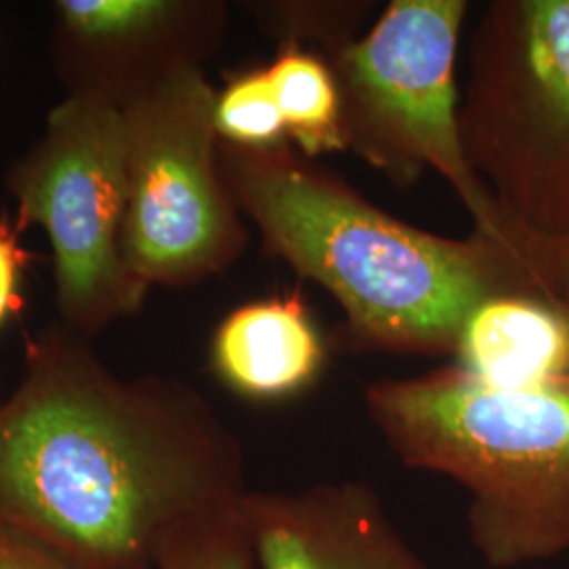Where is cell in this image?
Returning a JSON list of instances; mask_svg holds the SVG:
<instances>
[{
	"label": "cell",
	"mask_w": 569,
	"mask_h": 569,
	"mask_svg": "<svg viewBox=\"0 0 569 569\" xmlns=\"http://www.w3.org/2000/svg\"><path fill=\"white\" fill-rule=\"evenodd\" d=\"M0 569H79L18 529L0 523Z\"/></svg>",
	"instance_id": "cell-18"
},
{
	"label": "cell",
	"mask_w": 569,
	"mask_h": 569,
	"mask_svg": "<svg viewBox=\"0 0 569 569\" xmlns=\"http://www.w3.org/2000/svg\"><path fill=\"white\" fill-rule=\"evenodd\" d=\"M531 291L569 308V230L533 234L502 226V241Z\"/></svg>",
	"instance_id": "cell-16"
},
{
	"label": "cell",
	"mask_w": 569,
	"mask_h": 569,
	"mask_svg": "<svg viewBox=\"0 0 569 569\" xmlns=\"http://www.w3.org/2000/svg\"><path fill=\"white\" fill-rule=\"evenodd\" d=\"M367 416L413 470L468 493L470 540L489 569L569 550V378L491 388L449 366L366 388Z\"/></svg>",
	"instance_id": "cell-3"
},
{
	"label": "cell",
	"mask_w": 569,
	"mask_h": 569,
	"mask_svg": "<svg viewBox=\"0 0 569 569\" xmlns=\"http://www.w3.org/2000/svg\"><path fill=\"white\" fill-rule=\"evenodd\" d=\"M49 58L66 98L124 110L224 44L222 0H58Z\"/></svg>",
	"instance_id": "cell-8"
},
{
	"label": "cell",
	"mask_w": 569,
	"mask_h": 569,
	"mask_svg": "<svg viewBox=\"0 0 569 569\" xmlns=\"http://www.w3.org/2000/svg\"><path fill=\"white\" fill-rule=\"evenodd\" d=\"M216 91L204 68H192L122 110L121 256L146 287L203 283L249 244L218 163Z\"/></svg>",
	"instance_id": "cell-6"
},
{
	"label": "cell",
	"mask_w": 569,
	"mask_h": 569,
	"mask_svg": "<svg viewBox=\"0 0 569 569\" xmlns=\"http://www.w3.org/2000/svg\"><path fill=\"white\" fill-rule=\"evenodd\" d=\"M237 510L258 569H428L361 481L247 489Z\"/></svg>",
	"instance_id": "cell-9"
},
{
	"label": "cell",
	"mask_w": 569,
	"mask_h": 569,
	"mask_svg": "<svg viewBox=\"0 0 569 569\" xmlns=\"http://www.w3.org/2000/svg\"><path fill=\"white\" fill-rule=\"evenodd\" d=\"M26 228L18 220L0 218V327L23 306L21 300V272L30 253L21 247V232Z\"/></svg>",
	"instance_id": "cell-17"
},
{
	"label": "cell",
	"mask_w": 569,
	"mask_h": 569,
	"mask_svg": "<svg viewBox=\"0 0 569 569\" xmlns=\"http://www.w3.org/2000/svg\"><path fill=\"white\" fill-rule=\"evenodd\" d=\"M16 220L37 224L53 251L56 305L63 326L84 338L142 310L150 287L122 262L127 197L122 112L63 98L41 138L4 176Z\"/></svg>",
	"instance_id": "cell-7"
},
{
	"label": "cell",
	"mask_w": 569,
	"mask_h": 569,
	"mask_svg": "<svg viewBox=\"0 0 569 569\" xmlns=\"http://www.w3.org/2000/svg\"><path fill=\"white\" fill-rule=\"evenodd\" d=\"M460 136L500 222L569 230V0H493L468 47Z\"/></svg>",
	"instance_id": "cell-4"
},
{
	"label": "cell",
	"mask_w": 569,
	"mask_h": 569,
	"mask_svg": "<svg viewBox=\"0 0 569 569\" xmlns=\"http://www.w3.org/2000/svg\"><path fill=\"white\" fill-rule=\"evenodd\" d=\"M243 7L277 47H302L327 61L357 41L380 13L373 0H256Z\"/></svg>",
	"instance_id": "cell-13"
},
{
	"label": "cell",
	"mask_w": 569,
	"mask_h": 569,
	"mask_svg": "<svg viewBox=\"0 0 569 569\" xmlns=\"http://www.w3.org/2000/svg\"><path fill=\"white\" fill-rule=\"evenodd\" d=\"M468 7L467 0H392L329 66L346 150L401 188L439 173L475 230L500 243L498 207L470 169L460 136L456 61Z\"/></svg>",
	"instance_id": "cell-5"
},
{
	"label": "cell",
	"mask_w": 569,
	"mask_h": 569,
	"mask_svg": "<svg viewBox=\"0 0 569 569\" xmlns=\"http://www.w3.org/2000/svg\"><path fill=\"white\" fill-rule=\"evenodd\" d=\"M237 505L180 531L164 547L157 569H258Z\"/></svg>",
	"instance_id": "cell-15"
},
{
	"label": "cell",
	"mask_w": 569,
	"mask_h": 569,
	"mask_svg": "<svg viewBox=\"0 0 569 569\" xmlns=\"http://www.w3.org/2000/svg\"><path fill=\"white\" fill-rule=\"evenodd\" d=\"M213 117L220 142L256 150L289 142L266 66L230 74L224 87L216 91Z\"/></svg>",
	"instance_id": "cell-14"
},
{
	"label": "cell",
	"mask_w": 569,
	"mask_h": 569,
	"mask_svg": "<svg viewBox=\"0 0 569 569\" xmlns=\"http://www.w3.org/2000/svg\"><path fill=\"white\" fill-rule=\"evenodd\" d=\"M243 448L178 378H122L72 327H42L0 403V523L79 569H157L186 528L232 509Z\"/></svg>",
	"instance_id": "cell-1"
},
{
	"label": "cell",
	"mask_w": 569,
	"mask_h": 569,
	"mask_svg": "<svg viewBox=\"0 0 569 569\" xmlns=\"http://www.w3.org/2000/svg\"><path fill=\"white\" fill-rule=\"evenodd\" d=\"M266 68L291 146L310 159L346 150L342 100L329 61L281 44Z\"/></svg>",
	"instance_id": "cell-12"
},
{
	"label": "cell",
	"mask_w": 569,
	"mask_h": 569,
	"mask_svg": "<svg viewBox=\"0 0 569 569\" xmlns=\"http://www.w3.org/2000/svg\"><path fill=\"white\" fill-rule=\"evenodd\" d=\"M211 369L230 392L253 403L302 397L329 363L323 331L300 291L230 310L211 338Z\"/></svg>",
	"instance_id": "cell-10"
},
{
	"label": "cell",
	"mask_w": 569,
	"mask_h": 569,
	"mask_svg": "<svg viewBox=\"0 0 569 569\" xmlns=\"http://www.w3.org/2000/svg\"><path fill=\"white\" fill-rule=\"evenodd\" d=\"M218 163L266 253L326 289L359 348L453 355L477 306L529 289L505 244L477 230L451 239L407 224L291 142H220Z\"/></svg>",
	"instance_id": "cell-2"
},
{
	"label": "cell",
	"mask_w": 569,
	"mask_h": 569,
	"mask_svg": "<svg viewBox=\"0 0 569 569\" xmlns=\"http://www.w3.org/2000/svg\"><path fill=\"white\" fill-rule=\"evenodd\" d=\"M453 357V367L491 388L569 378V308L529 289L491 296L468 315Z\"/></svg>",
	"instance_id": "cell-11"
}]
</instances>
